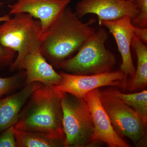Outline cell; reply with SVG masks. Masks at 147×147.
<instances>
[{
    "label": "cell",
    "mask_w": 147,
    "mask_h": 147,
    "mask_svg": "<svg viewBox=\"0 0 147 147\" xmlns=\"http://www.w3.org/2000/svg\"><path fill=\"white\" fill-rule=\"evenodd\" d=\"M95 19L83 23L71 9L61 11L42 32L40 51L52 65L60 68L61 64L77 53L96 31Z\"/></svg>",
    "instance_id": "6da1fadb"
},
{
    "label": "cell",
    "mask_w": 147,
    "mask_h": 147,
    "mask_svg": "<svg viewBox=\"0 0 147 147\" xmlns=\"http://www.w3.org/2000/svg\"><path fill=\"white\" fill-rule=\"evenodd\" d=\"M63 93L54 86L42 84L21 109L14 127L23 131H41L65 141L61 104Z\"/></svg>",
    "instance_id": "7a4b0ae2"
},
{
    "label": "cell",
    "mask_w": 147,
    "mask_h": 147,
    "mask_svg": "<svg viewBox=\"0 0 147 147\" xmlns=\"http://www.w3.org/2000/svg\"><path fill=\"white\" fill-rule=\"evenodd\" d=\"M0 25V45L18 53L9 67L11 71L21 70L27 54L40 50L42 26L38 19L28 13L14 14Z\"/></svg>",
    "instance_id": "3957f363"
},
{
    "label": "cell",
    "mask_w": 147,
    "mask_h": 147,
    "mask_svg": "<svg viewBox=\"0 0 147 147\" xmlns=\"http://www.w3.org/2000/svg\"><path fill=\"white\" fill-rule=\"evenodd\" d=\"M108 38L105 29L99 28L88 38L75 56L66 60L60 68L80 75L101 74L111 71L117 64L116 56L105 46Z\"/></svg>",
    "instance_id": "277c9868"
},
{
    "label": "cell",
    "mask_w": 147,
    "mask_h": 147,
    "mask_svg": "<svg viewBox=\"0 0 147 147\" xmlns=\"http://www.w3.org/2000/svg\"><path fill=\"white\" fill-rule=\"evenodd\" d=\"M64 147H90L99 144L94 137L93 121L83 98L63 92L62 97Z\"/></svg>",
    "instance_id": "5b68a950"
},
{
    "label": "cell",
    "mask_w": 147,
    "mask_h": 147,
    "mask_svg": "<svg viewBox=\"0 0 147 147\" xmlns=\"http://www.w3.org/2000/svg\"><path fill=\"white\" fill-rule=\"evenodd\" d=\"M99 96L114 130L120 137L131 139L137 147L147 146V124L133 108L108 90Z\"/></svg>",
    "instance_id": "8992f818"
},
{
    "label": "cell",
    "mask_w": 147,
    "mask_h": 147,
    "mask_svg": "<svg viewBox=\"0 0 147 147\" xmlns=\"http://www.w3.org/2000/svg\"><path fill=\"white\" fill-rule=\"evenodd\" d=\"M59 73L62 81L54 88L79 98H84L90 92L101 87L111 86L125 88L127 86L124 74L121 70L88 75H76L65 71Z\"/></svg>",
    "instance_id": "52a82bcc"
},
{
    "label": "cell",
    "mask_w": 147,
    "mask_h": 147,
    "mask_svg": "<svg viewBox=\"0 0 147 147\" xmlns=\"http://www.w3.org/2000/svg\"><path fill=\"white\" fill-rule=\"evenodd\" d=\"M75 13L79 18L88 13L97 15L98 24L103 21H115L128 16L131 21L140 11L134 0H81L76 4Z\"/></svg>",
    "instance_id": "ba28073f"
},
{
    "label": "cell",
    "mask_w": 147,
    "mask_h": 147,
    "mask_svg": "<svg viewBox=\"0 0 147 147\" xmlns=\"http://www.w3.org/2000/svg\"><path fill=\"white\" fill-rule=\"evenodd\" d=\"M84 98L91 114L95 139L97 143L103 142L109 147H131L114 130L100 100L99 89L90 92Z\"/></svg>",
    "instance_id": "9c48e42d"
},
{
    "label": "cell",
    "mask_w": 147,
    "mask_h": 147,
    "mask_svg": "<svg viewBox=\"0 0 147 147\" xmlns=\"http://www.w3.org/2000/svg\"><path fill=\"white\" fill-rule=\"evenodd\" d=\"M101 26L108 28L115 39L122 59L121 70L124 74L127 82V76L133 77L136 71L130 50L134 36L131 19L124 16L115 21H103Z\"/></svg>",
    "instance_id": "30bf717a"
},
{
    "label": "cell",
    "mask_w": 147,
    "mask_h": 147,
    "mask_svg": "<svg viewBox=\"0 0 147 147\" xmlns=\"http://www.w3.org/2000/svg\"><path fill=\"white\" fill-rule=\"evenodd\" d=\"M9 5V14L28 13L41 22L42 32L60 12L67 6L70 0H15Z\"/></svg>",
    "instance_id": "8fae6325"
},
{
    "label": "cell",
    "mask_w": 147,
    "mask_h": 147,
    "mask_svg": "<svg viewBox=\"0 0 147 147\" xmlns=\"http://www.w3.org/2000/svg\"><path fill=\"white\" fill-rule=\"evenodd\" d=\"M22 69L26 70V84L40 82L47 86L59 85L62 77L48 63L40 50L27 54L24 58Z\"/></svg>",
    "instance_id": "7c38bea8"
},
{
    "label": "cell",
    "mask_w": 147,
    "mask_h": 147,
    "mask_svg": "<svg viewBox=\"0 0 147 147\" xmlns=\"http://www.w3.org/2000/svg\"><path fill=\"white\" fill-rule=\"evenodd\" d=\"M42 85L39 82L26 84L19 91L0 99V133L15 124L24 104Z\"/></svg>",
    "instance_id": "4fadbf2b"
},
{
    "label": "cell",
    "mask_w": 147,
    "mask_h": 147,
    "mask_svg": "<svg viewBox=\"0 0 147 147\" xmlns=\"http://www.w3.org/2000/svg\"><path fill=\"white\" fill-rule=\"evenodd\" d=\"M18 147H64V140L41 131H26L14 127Z\"/></svg>",
    "instance_id": "5bb4252c"
},
{
    "label": "cell",
    "mask_w": 147,
    "mask_h": 147,
    "mask_svg": "<svg viewBox=\"0 0 147 147\" xmlns=\"http://www.w3.org/2000/svg\"><path fill=\"white\" fill-rule=\"evenodd\" d=\"M137 58V68L135 74L129 82L130 91L144 88L147 86V45L134 35L131 42Z\"/></svg>",
    "instance_id": "9a60e30c"
},
{
    "label": "cell",
    "mask_w": 147,
    "mask_h": 147,
    "mask_svg": "<svg viewBox=\"0 0 147 147\" xmlns=\"http://www.w3.org/2000/svg\"><path fill=\"white\" fill-rule=\"evenodd\" d=\"M129 107L133 108L147 123V91L131 94H124L116 89L108 90Z\"/></svg>",
    "instance_id": "2e32d148"
},
{
    "label": "cell",
    "mask_w": 147,
    "mask_h": 147,
    "mask_svg": "<svg viewBox=\"0 0 147 147\" xmlns=\"http://www.w3.org/2000/svg\"><path fill=\"white\" fill-rule=\"evenodd\" d=\"M26 80L25 71H19L8 77H0V97L18 88Z\"/></svg>",
    "instance_id": "e0dca14e"
},
{
    "label": "cell",
    "mask_w": 147,
    "mask_h": 147,
    "mask_svg": "<svg viewBox=\"0 0 147 147\" xmlns=\"http://www.w3.org/2000/svg\"><path fill=\"white\" fill-rule=\"evenodd\" d=\"M140 11L137 18L131 21L134 26L147 28V0H134Z\"/></svg>",
    "instance_id": "ac0fdd59"
},
{
    "label": "cell",
    "mask_w": 147,
    "mask_h": 147,
    "mask_svg": "<svg viewBox=\"0 0 147 147\" xmlns=\"http://www.w3.org/2000/svg\"><path fill=\"white\" fill-rule=\"evenodd\" d=\"M16 52L0 45V71L13 63Z\"/></svg>",
    "instance_id": "d6986e66"
},
{
    "label": "cell",
    "mask_w": 147,
    "mask_h": 147,
    "mask_svg": "<svg viewBox=\"0 0 147 147\" xmlns=\"http://www.w3.org/2000/svg\"><path fill=\"white\" fill-rule=\"evenodd\" d=\"M14 125L9 127L1 133L0 136V147H16Z\"/></svg>",
    "instance_id": "ffe728a7"
},
{
    "label": "cell",
    "mask_w": 147,
    "mask_h": 147,
    "mask_svg": "<svg viewBox=\"0 0 147 147\" xmlns=\"http://www.w3.org/2000/svg\"><path fill=\"white\" fill-rule=\"evenodd\" d=\"M133 32L134 35L138 37L142 42L147 44V28H139L134 26Z\"/></svg>",
    "instance_id": "44dd1931"
},
{
    "label": "cell",
    "mask_w": 147,
    "mask_h": 147,
    "mask_svg": "<svg viewBox=\"0 0 147 147\" xmlns=\"http://www.w3.org/2000/svg\"><path fill=\"white\" fill-rule=\"evenodd\" d=\"M10 18L11 17L9 14L3 16H0V22H4V21H8Z\"/></svg>",
    "instance_id": "7402d4cb"
}]
</instances>
